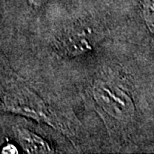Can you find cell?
I'll use <instances>...</instances> for the list:
<instances>
[{
    "label": "cell",
    "instance_id": "6da1fadb",
    "mask_svg": "<svg viewBox=\"0 0 154 154\" xmlns=\"http://www.w3.org/2000/svg\"><path fill=\"white\" fill-rule=\"evenodd\" d=\"M95 100L104 111L114 118L126 121L134 115V104L128 94L117 86L97 81L93 87Z\"/></svg>",
    "mask_w": 154,
    "mask_h": 154
},
{
    "label": "cell",
    "instance_id": "7a4b0ae2",
    "mask_svg": "<svg viewBox=\"0 0 154 154\" xmlns=\"http://www.w3.org/2000/svg\"><path fill=\"white\" fill-rule=\"evenodd\" d=\"M3 105L8 111L20 113L52 124L46 106L38 97L27 90H18L7 94L3 101Z\"/></svg>",
    "mask_w": 154,
    "mask_h": 154
},
{
    "label": "cell",
    "instance_id": "3957f363",
    "mask_svg": "<svg viewBox=\"0 0 154 154\" xmlns=\"http://www.w3.org/2000/svg\"><path fill=\"white\" fill-rule=\"evenodd\" d=\"M17 136L21 145L28 153H51L53 150L41 137L24 128L17 129Z\"/></svg>",
    "mask_w": 154,
    "mask_h": 154
},
{
    "label": "cell",
    "instance_id": "277c9868",
    "mask_svg": "<svg viewBox=\"0 0 154 154\" xmlns=\"http://www.w3.org/2000/svg\"><path fill=\"white\" fill-rule=\"evenodd\" d=\"M62 52L69 56L80 55L84 52L90 50L91 46L88 40L81 34L69 35L68 37L62 42Z\"/></svg>",
    "mask_w": 154,
    "mask_h": 154
},
{
    "label": "cell",
    "instance_id": "5b68a950",
    "mask_svg": "<svg viewBox=\"0 0 154 154\" xmlns=\"http://www.w3.org/2000/svg\"><path fill=\"white\" fill-rule=\"evenodd\" d=\"M153 0H144L143 1V14L148 28L153 31Z\"/></svg>",
    "mask_w": 154,
    "mask_h": 154
},
{
    "label": "cell",
    "instance_id": "8992f818",
    "mask_svg": "<svg viewBox=\"0 0 154 154\" xmlns=\"http://www.w3.org/2000/svg\"><path fill=\"white\" fill-rule=\"evenodd\" d=\"M2 153H6V154H17L18 150L16 148V146L14 144H6V145L2 148Z\"/></svg>",
    "mask_w": 154,
    "mask_h": 154
},
{
    "label": "cell",
    "instance_id": "52a82bcc",
    "mask_svg": "<svg viewBox=\"0 0 154 154\" xmlns=\"http://www.w3.org/2000/svg\"><path fill=\"white\" fill-rule=\"evenodd\" d=\"M29 3L31 4L33 7H40L41 5H43L47 0H28Z\"/></svg>",
    "mask_w": 154,
    "mask_h": 154
}]
</instances>
